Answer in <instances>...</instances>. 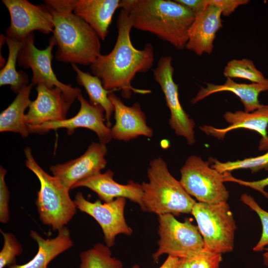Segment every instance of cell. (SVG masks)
Masks as SVG:
<instances>
[{"instance_id": "cell-1", "label": "cell", "mask_w": 268, "mask_h": 268, "mask_svg": "<svg viewBox=\"0 0 268 268\" xmlns=\"http://www.w3.org/2000/svg\"><path fill=\"white\" fill-rule=\"evenodd\" d=\"M117 27L118 36L114 47L108 54L98 56L90 65L91 72L101 80L106 90L121 91L124 98H130L133 92L149 94L151 90L137 89L131 83L136 73L145 72L152 67L154 61L153 46L149 43L141 50L134 46L130 37L133 26L125 8H121Z\"/></svg>"}, {"instance_id": "cell-2", "label": "cell", "mask_w": 268, "mask_h": 268, "mask_svg": "<svg viewBox=\"0 0 268 268\" xmlns=\"http://www.w3.org/2000/svg\"><path fill=\"white\" fill-rule=\"evenodd\" d=\"M76 0H46L53 17V36L59 62L91 65L101 54L100 38L91 27L73 12Z\"/></svg>"}, {"instance_id": "cell-3", "label": "cell", "mask_w": 268, "mask_h": 268, "mask_svg": "<svg viewBox=\"0 0 268 268\" xmlns=\"http://www.w3.org/2000/svg\"><path fill=\"white\" fill-rule=\"evenodd\" d=\"M133 27L155 35L178 50L185 48L188 30L196 16L187 6L170 0H122Z\"/></svg>"}, {"instance_id": "cell-4", "label": "cell", "mask_w": 268, "mask_h": 268, "mask_svg": "<svg viewBox=\"0 0 268 268\" xmlns=\"http://www.w3.org/2000/svg\"><path fill=\"white\" fill-rule=\"evenodd\" d=\"M147 177L148 181L141 184L142 210L158 216L191 213L196 201L171 175L162 158L157 157L150 161Z\"/></svg>"}, {"instance_id": "cell-5", "label": "cell", "mask_w": 268, "mask_h": 268, "mask_svg": "<svg viewBox=\"0 0 268 268\" xmlns=\"http://www.w3.org/2000/svg\"><path fill=\"white\" fill-rule=\"evenodd\" d=\"M24 152L26 167L36 175L40 184L35 202L39 218L43 224L58 231L68 223L76 212L70 190L59 178L40 167L30 147H26Z\"/></svg>"}, {"instance_id": "cell-6", "label": "cell", "mask_w": 268, "mask_h": 268, "mask_svg": "<svg viewBox=\"0 0 268 268\" xmlns=\"http://www.w3.org/2000/svg\"><path fill=\"white\" fill-rule=\"evenodd\" d=\"M191 214L203 238L204 250L221 254L233 251L237 227L227 202H196Z\"/></svg>"}, {"instance_id": "cell-7", "label": "cell", "mask_w": 268, "mask_h": 268, "mask_svg": "<svg viewBox=\"0 0 268 268\" xmlns=\"http://www.w3.org/2000/svg\"><path fill=\"white\" fill-rule=\"evenodd\" d=\"M158 248L153 254L154 262L163 254L188 259L204 250V242L198 226L189 219L177 220L171 214L158 216Z\"/></svg>"}, {"instance_id": "cell-8", "label": "cell", "mask_w": 268, "mask_h": 268, "mask_svg": "<svg viewBox=\"0 0 268 268\" xmlns=\"http://www.w3.org/2000/svg\"><path fill=\"white\" fill-rule=\"evenodd\" d=\"M180 182L199 202L216 204L227 202L229 192L224 185L223 174L209 166L200 157H188L180 170Z\"/></svg>"}, {"instance_id": "cell-9", "label": "cell", "mask_w": 268, "mask_h": 268, "mask_svg": "<svg viewBox=\"0 0 268 268\" xmlns=\"http://www.w3.org/2000/svg\"><path fill=\"white\" fill-rule=\"evenodd\" d=\"M56 42L52 36L46 48L40 50L34 44V33H32L22 41L17 62L25 68H30L32 71L31 84L33 85L43 84L52 88L57 87L62 89L66 97L71 102L81 93L80 89L72 87L59 81L52 67V51Z\"/></svg>"}, {"instance_id": "cell-10", "label": "cell", "mask_w": 268, "mask_h": 268, "mask_svg": "<svg viewBox=\"0 0 268 268\" xmlns=\"http://www.w3.org/2000/svg\"><path fill=\"white\" fill-rule=\"evenodd\" d=\"M170 56L159 58L153 70L154 80L158 83L164 95L166 103L170 112L169 124L175 134L184 137L188 144L195 142L194 121L183 109L179 100L178 85L173 79L174 68Z\"/></svg>"}, {"instance_id": "cell-11", "label": "cell", "mask_w": 268, "mask_h": 268, "mask_svg": "<svg viewBox=\"0 0 268 268\" xmlns=\"http://www.w3.org/2000/svg\"><path fill=\"white\" fill-rule=\"evenodd\" d=\"M10 16L6 37L22 41L34 31L53 32L52 16L46 4L35 5L27 0H2Z\"/></svg>"}, {"instance_id": "cell-12", "label": "cell", "mask_w": 268, "mask_h": 268, "mask_svg": "<svg viewBox=\"0 0 268 268\" xmlns=\"http://www.w3.org/2000/svg\"><path fill=\"white\" fill-rule=\"evenodd\" d=\"M77 209L92 217L99 224L104 235L106 245L111 248L115 245L118 235H131L132 229L126 222L124 210L126 199L118 198L112 201L102 203L100 200L91 202L81 192L73 200Z\"/></svg>"}, {"instance_id": "cell-13", "label": "cell", "mask_w": 268, "mask_h": 268, "mask_svg": "<svg viewBox=\"0 0 268 268\" xmlns=\"http://www.w3.org/2000/svg\"><path fill=\"white\" fill-rule=\"evenodd\" d=\"M80 106L78 113L73 117L58 122L45 123L41 125L28 127L30 133L45 134L50 130L66 129L70 135L79 128H86L94 132L99 142L106 144L112 139L111 129L106 121L105 111L100 105H94L84 99L81 93L77 96Z\"/></svg>"}, {"instance_id": "cell-14", "label": "cell", "mask_w": 268, "mask_h": 268, "mask_svg": "<svg viewBox=\"0 0 268 268\" xmlns=\"http://www.w3.org/2000/svg\"><path fill=\"white\" fill-rule=\"evenodd\" d=\"M107 152L106 144L92 142L79 157L51 166L50 170L70 190L78 182L101 173L107 165Z\"/></svg>"}, {"instance_id": "cell-15", "label": "cell", "mask_w": 268, "mask_h": 268, "mask_svg": "<svg viewBox=\"0 0 268 268\" xmlns=\"http://www.w3.org/2000/svg\"><path fill=\"white\" fill-rule=\"evenodd\" d=\"M36 89L37 97L31 102L26 114L25 122L28 127L66 119L72 102L62 89L57 87L50 88L43 84L37 85Z\"/></svg>"}, {"instance_id": "cell-16", "label": "cell", "mask_w": 268, "mask_h": 268, "mask_svg": "<svg viewBox=\"0 0 268 268\" xmlns=\"http://www.w3.org/2000/svg\"><path fill=\"white\" fill-rule=\"evenodd\" d=\"M109 98L114 107L115 124L111 129L112 138L129 141L139 136H152L153 130L147 125L146 116L138 102L128 106L113 92Z\"/></svg>"}, {"instance_id": "cell-17", "label": "cell", "mask_w": 268, "mask_h": 268, "mask_svg": "<svg viewBox=\"0 0 268 268\" xmlns=\"http://www.w3.org/2000/svg\"><path fill=\"white\" fill-rule=\"evenodd\" d=\"M221 15L219 7L208 3L201 11L196 14L188 30V40L185 48L199 56L204 53L210 54L216 33L222 27Z\"/></svg>"}, {"instance_id": "cell-18", "label": "cell", "mask_w": 268, "mask_h": 268, "mask_svg": "<svg viewBox=\"0 0 268 268\" xmlns=\"http://www.w3.org/2000/svg\"><path fill=\"white\" fill-rule=\"evenodd\" d=\"M114 173L108 169L103 173H100L76 183L72 189L78 187H86L95 192L100 200L105 202L112 201L118 198H124L136 203L141 207L143 190L141 184L130 181L126 185L116 182Z\"/></svg>"}, {"instance_id": "cell-19", "label": "cell", "mask_w": 268, "mask_h": 268, "mask_svg": "<svg viewBox=\"0 0 268 268\" xmlns=\"http://www.w3.org/2000/svg\"><path fill=\"white\" fill-rule=\"evenodd\" d=\"M223 117L229 124L227 127L218 129L211 126L204 125L200 127V130L205 134L218 139L223 138L228 132L239 128L255 131L262 136L259 150L268 149V136L267 132L268 126V105H264L249 113L242 111L227 112Z\"/></svg>"}, {"instance_id": "cell-20", "label": "cell", "mask_w": 268, "mask_h": 268, "mask_svg": "<svg viewBox=\"0 0 268 268\" xmlns=\"http://www.w3.org/2000/svg\"><path fill=\"white\" fill-rule=\"evenodd\" d=\"M120 0H76L73 12L87 23L100 39L105 40Z\"/></svg>"}, {"instance_id": "cell-21", "label": "cell", "mask_w": 268, "mask_h": 268, "mask_svg": "<svg viewBox=\"0 0 268 268\" xmlns=\"http://www.w3.org/2000/svg\"><path fill=\"white\" fill-rule=\"evenodd\" d=\"M206 87H201L195 97L191 102L195 104L206 97L219 92L229 91L239 97L244 105V111L253 112L264 106L260 103L259 96L261 92L268 90L266 83H238L231 78H226L225 83L221 85L206 83Z\"/></svg>"}, {"instance_id": "cell-22", "label": "cell", "mask_w": 268, "mask_h": 268, "mask_svg": "<svg viewBox=\"0 0 268 268\" xmlns=\"http://www.w3.org/2000/svg\"><path fill=\"white\" fill-rule=\"evenodd\" d=\"M30 236L38 245L35 256L24 264H14L8 268H47L53 259L73 246L70 231L66 226L53 238L45 239L34 230H30Z\"/></svg>"}, {"instance_id": "cell-23", "label": "cell", "mask_w": 268, "mask_h": 268, "mask_svg": "<svg viewBox=\"0 0 268 268\" xmlns=\"http://www.w3.org/2000/svg\"><path fill=\"white\" fill-rule=\"evenodd\" d=\"M33 85L30 83L23 87L12 102L0 114V132L19 134L27 137L30 134L25 122V111L31 102L30 95Z\"/></svg>"}, {"instance_id": "cell-24", "label": "cell", "mask_w": 268, "mask_h": 268, "mask_svg": "<svg viewBox=\"0 0 268 268\" xmlns=\"http://www.w3.org/2000/svg\"><path fill=\"white\" fill-rule=\"evenodd\" d=\"M71 66L76 73L77 82L84 88L89 96V102L94 105H100L104 109L106 125L109 127L111 126V119L114 107L109 94L113 91L106 90L98 77L81 70L75 64H72Z\"/></svg>"}, {"instance_id": "cell-25", "label": "cell", "mask_w": 268, "mask_h": 268, "mask_svg": "<svg viewBox=\"0 0 268 268\" xmlns=\"http://www.w3.org/2000/svg\"><path fill=\"white\" fill-rule=\"evenodd\" d=\"M4 42L8 46V55L6 63L0 70V85H9L12 92L18 94L29 81L27 75L22 70L17 71L16 68L22 41L5 36Z\"/></svg>"}, {"instance_id": "cell-26", "label": "cell", "mask_w": 268, "mask_h": 268, "mask_svg": "<svg viewBox=\"0 0 268 268\" xmlns=\"http://www.w3.org/2000/svg\"><path fill=\"white\" fill-rule=\"evenodd\" d=\"M79 268H123L122 262L112 257L110 248L99 243L80 253Z\"/></svg>"}, {"instance_id": "cell-27", "label": "cell", "mask_w": 268, "mask_h": 268, "mask_svg": "<svg viewBox=\"0 0 268 268\" xmlns=\"http://www.w3.org/2000/svg\"><path fill=\"white\" fill-rule=\"evenodd\" d=\"M223 74L226 78H243L257 83L268 82V79L256 67L254 62L247 59L229 61L224 68Z\"/></svg>"}, {"instance_id": "cell-28", "label": "cell", "mask_w": 268, "mask_h": 268, "mask_svg": "<svg viewBox=\"0 0 268 268\" xmlns=\"http://www.w3.org/2000/svg\"><path fill=\"white\" fill-rule=\"evenodd\" d=\"M212 163L211 167L221 174L240 169H250L253 173L261 169L268 170V152L264 155L241 160L221 162L213 158H209Z\"/></svg>"}, {"instance_id": "cell-29", "label": "cell", "mask_w": 268, "mask_h": 268, "mask_svg": "<svg viewBox=\"0 0 268 268\" xmlns=\"http://www.w3.org/2000/svg\"><path fill=\"white\" fill-rule=\"evenodd\" d=\"M3 237V245L0 252V268L14 265L16 257L21 255L23 248L15 236L12 233L0 230Z\"/></svg>"}, {"instance_id": "cell-30", "label": "cell", "mask_w": 268, "mask_h": 268, "mask_svg": "<svg viewBox=\"0 0 268 268\" xmlns=\"http://www.w3.org/2000/svg\"><path fill=\"white\" fill-rule=\"evenodd\" d=\"M241 201L254 211L260 219L262 233L260 240L253 248V251H262L268 244V212L261 208L252 197L246 194L241 195Z\"/></svg>"}, {"instance_id": "cell-31", "label": "cell", "mask_w": 268, "mask_h": 268, "mask_svg": "<svg viewBox=\"0 0 268 268\" xmlns=\"http://www.w3.org/2000/svg\"><path fill=\"white\" fill-rule=\"evenodd\" d=\"M190 268H219L222 254L202 250L187 259Z\"/></svg>"}, {"instance_id": "cell-32", "label": "cell", "mask_w": 268, "mask_h": 268, "mask_svg": "<svg viewBox=\"0 0 268 268\" xmlns=\"http://www.w3.org/2000/svg\"><path fill=\"white\" fill-rule=\"evenodd\" d=\"M6 170L0 167V222L6 223L9 220V201L10 194L5 181Z\"/></svg>"}, {"instance_id": "cell-33", "label": "cell", "mask_w": 268, "mask_h": 268, "mask_svg": "<svg viewBox=\"0 0 268 268\" xmlns=\"http://www.w3.org/2000/svg\"><path fill=\"white\" fill-rule=\"evenodd\" d=\"M224 182H232L240 185L250 187L261 193L268 199V193L264 189L268 186V177L256 181H245L233 177L229 172L223 173Z\"/></svg>"}, {"instance_id": "cell-34", "label": "cell", "mask_w": 268, "mask_h": 268, "mask_svg": "<svg viewBox=\"0 0 268 268\" xmlns=\"http://www.w3.org/2000/svg\"><path fill=\"white\" fill-rule=\"evenodd\" d=\"M208 4L219 7L224 16H228L240 5L248 3V0H207Z\"/></svg>"}, {"instance_id": "cell-35", "label": "cell", "mask_w": 268, "mask_h": 268, "mask_svg": "<svg viewBox=\"0 0 268 268\" xmlns=\"http://www.w3.org/2000/svg\"><path fill=\"white\" fill-rule=\"evenodd\" d=\"M175 0L190 8L195 14L201 11L208 5L207 0Z\"/></svg>"}, {"instance_id": "cell-36", "label": "cell", "mask_w": 268, "mask_h": 268, "mask_svg": "<svg viewBox=\"0 0 268 268\" xmlns=\"http://www.w3.org/2000/svg\"><path fill=\"white\" fill-rule=\"evenodd\" d=\"M179 259V258L168 256L159 268H176Z\"/></svg>"}, {"instance_id": "cell-37", "label": "cell", "mask_w": 268, "mask_h": 268, "mask_svg": "<svg viewBox=\"0 0 268 268\" xmlns=\"http://www.w3.org/2000/svg\"><path fill=\"white\" fill-rule=\"evenodd\" d=\"M176 268H190L188 260L185 258H180Z\"/></svg>"}, {"instance_id": "cell-38", "label": "cell", "mask_w": 268, "mask_h": 268, "mask_svg": "<svg viewBox=\"0 0 268 268\" xmlns=\"http://www.w3.org/2000/svg\"><path fill=\"white\" fill-rule=\"evenodd\" d=\"M264 250L265 251V252L263 255V261L264 264L267 267H268V244L265 248Z\"/></svg>"}, {"instance_id": "cell-39", "label": "cell", "mask_w": 268, "mask_h": 268, "mask_svg": "<svg viewBox=\"0 0 268 268\" xmlns=\"http://www.w3.org/2000/svg\"><path fill=\"white\" fill-rule=\"evenodd\" d=\"M133 268H139V267L138 265H134L133 267Z\"/></svg>"}, {"instance_id": "cell-40", "label": "cell", "mask_w": 268, "mask_h": 268, "mask_svg": "<svg viewBox=\"0 0 268 268\" xmlns=\"http://www.w3.org/2000/svg\"><path fill=\"white\" fill-rule=\"evenodd\" d=\"M47 268H49L48 267Z\"/></svg>"}]
</instances>
